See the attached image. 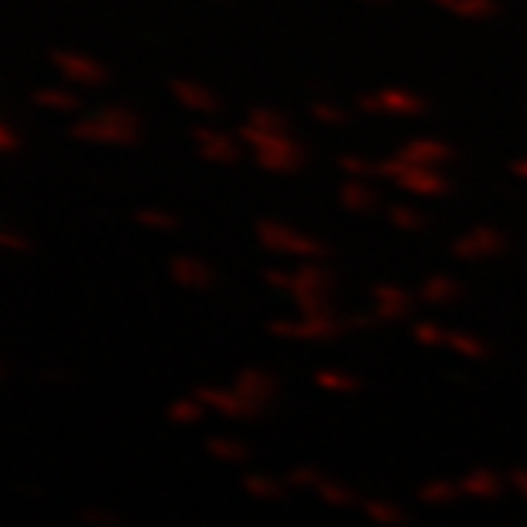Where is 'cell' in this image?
I'll use <instances>...</instances> for the list:
<instances>
[{
    "mask_svg": "<svg viewBox=\"0 0 527 527\" xmlns=\"http://www.w3.org/2000/svg\"><path fill=\"white\" fill-rule=\"evenodd\" d=\"M237 137H240V144L254 151L257 168L271 172V175H291L305 165V148L291 137V131H264L254 124H243Z\"/></svg>",
    "mask_w": 527,
    "mask_h": 527,
    "instance_id": "6da1fadb",
    "label": "cell"
},
{
    "mask_svg": "<svg viewBox=\"0 0 527 527\" xmlns=\"http://www.w3.org/2000/svg\"><path fill=\"white\" fill-rule=\"evenodd\" d=\"M69 134L83 144H110V148H131L141 137V120L131 107H103L79 120H72Z\"/></svg>",
    "mask_w": 527,
    "mask_h": 527,
    "instance_id": "7a4b0ae2",
    "label": "cell"
},
{
    "mask_svg": "<svg viewBox=\"0 0 527 527\" xmlns=\"http://www.w3.org/2000/svg\"><path fill=\"white\" fill-rule=\"evenodd\" d=\"M377 178L384 182H394L401 192L415 199H442L452 192V182L445 178V172L439 168H425V165H411L404 158H384L377 161Z\"/></svg>",
    "mask_w": 527,
    "mask_h": 527,
    "instance_id": "3957f363",
    "label": "cell"
},
{
    "mask_svg": "<svg viewBox=\"0 0 527 527\" xmlns=\"http://www.w3.org/2000/svg\"><path fill=\"white\" fill-rule=\"evenodd\" d=\"M257 243H261L267 254L295 257V261H322L326 257V243L308 237V233H298L295 226L278 220L257 223Z\"/></svg>",
    "mask_w": 527,
    "mask_h": 527,
    "instance_id": "277c9868",
    "label": "cell"
},
{
    "mask_svg": "<svg viewBox=\"0 0 527 527\" xmlns=\"http://www.w3.org/2000/svg\"><path fill=\"white\" fill-rule=\"evenodd\" d=\"M329 291H332V274L326 271V267H319L315 261H305L298 271H291L288 295L295 298V305L302 308V315H322V312H332Z\"/></svg>",
    "mask_w": 527,
    "mask_h": 527,
    "instance_id": "5b68a950",
    "label": "cell"
},
{
    "mask_svg": "<svg viewBox=\"0 0 527 527\" xmlns=\"http://www.w3.org/2000/svg\"><path fill=\"white\" fill-rule=\"evenodd\" d=\"M356 110L363 117H397V120H415L425 117L428 110V100L418 96L404 86H387V89H374V93H363L356 100Z\"/></svg>",
    "mask_w": 527,
    "mask_h": 527,
    "instance_id": "8992f818",
    "label": "cell"
},
{
    "mask_svg": "<svg viewBox=\"0 0 527 527\" xmlns=\"http://www.w3.org/2000/svg\"><path fill=\"white\" fill-rule=\"evenodd\" d=\"M267 329H271V336H281V339L329 343V339H339V336L346 332V319H336L332 312H322V315H302L298 322H291V319H274Z\"/></svg>",
    "mask_w": 527,
    "mask_h": 527,
    "instance_id": "52a82bcc",
    "label": "cell"
},
{
    "mask_svg": "<svg viewBox=\"0 0 527 527\" xmlns=\"http://www.w3.org/2000/svg\"><path fill=\"white\" fill-rule=\"evenodd\" d=\"M52 69L66 79L72 89H96L107 83V69L96 62L86 52H72V48H55L52 52Z\"/></svg>",
    "mask_w": 527,
    "mask_h": 527,
    "instance_id": "ba28073f",
    "label": "cell"
},
{
    "mask_svg": "<svg viewBox=\"0 0 527 527\" xmlns=\"http://www.w3.org/2000/svg\"><path fill=\"white\" fill-rule=\"evenodd\" d=\"M507 250V237L497 226H476L452 240V257L456 261H490Z\"/></svg>",
    "mask_w": 527,
    "mask_h": 527,
    "instance_id": "9c48e42d",
    "label": "cell"
},
{
    "mask_svg": "<svg viewBox=\"0 0 527 527\" xmlns=\"http://www.w3.org/2000/svg\"><path fill=\"white\" fill-rule=\"evenodd\" d=\"M196 397L209 411H220L230 421H254V418H261V408L250 404L237 387H199Z\"/></svg>",
    "mask_w": 527,
    "mask_h": 527,
    "instance_id": "30bf717a",
    "label": "cell"
},
{
    "mask_svg": "<svg viewBox=\"0 0 527 527\" xmlns=\"http://www.w3.org/2000/svg\"><path fill=\"white\" fill-rule=\"evenodd\" d=\"M192 141H196V151L213 165H237L240 158V137L216 131V127H196Z\"/></svg>",
    "mask_w": 527,
    "mask_h": 527,
    "instance_id": "8fae6325",
    "label": "cell"
},
{
    "mask_svg": "<svg viewBox=\"0 0 527 527\" xmlns=\"http://www.w3.org/2000/svg\"><path fill=\"white\" fill-rule=\"evenodd\" d=\"M415 308V295L408 288L391 285V281H380L374 285V315L377 322H397V319H408Z\"/></svg>",
    "mask_w": 527,
    "mask_h": 527,
    "instance_id": "7c38bea8",
    "label": "cell"
},
{
    "mask_svg": "<svg viewBox=\"0 0 527 527\" xmlns=\"http://www.w3.org/2000/svg\"><path fill=\"white\" fill-rule=\"evenodd\" d=\"M397 158H404L411 165H425V168H442L456 158V151H452V144H445L439 137H411L397 148Z\"/></svg>",
    "mask_w": 527,
    "mask_h": 527,
    "instance_id": "4fadbf2b",
    "label": "cell"
},
{
    "mask_svg": "<svg viewBox=\"0 0 527 527\" xmlns=\"http://www.w3.org/2000/svg\"><path fill=\"white\" fill-rule=\"evenodd\" d=\"M168 274H172V281L178 288H189V291H206V288H213V267L196 257V254H178L172 257L168 264Z\"/></svg>",
    "mask_w": 527,
    "mask_h": 527,
    "instance_id": "5bb4252c",
    "label": "cell"
},
{
    "mask_svg": "<svg viewBox=\"0 0 527 527\" xmlns=\"http://www.w3.org/2000/svg\"><path fill=\"white\" fill-rule=\"evenodd\" d=\"M233 387H237L250 404H257L261 411L278 397V380H274V374L261 370V367H243L240 374H237V380H233Z\"/></svg>",
    "mask_w": 527,
    "mask_h": 527,
    "instance_id": "9a60e30c",
    "label": "cell"
},
{
    "mask_svg": "<svg viewBox=\"0 0 527 527\" xmlns=\"http://www.w3.org/2000/svg\"><path fill=\"white\" fill-rule=\"evenodd\" d=\"M172 96H175L178 107H185V110L192 113H216L220 110V100H216V93L209 86H202L196 79H172Z\"/></svg>",
    "mask_w": 527,
    "mask_h": 527,
    "instance_id": "2e32d148",
    "label": "cell"
},
{
    "mask_svg": "<svg viewBox=\"0 0 527 527\" xmlns=\"http://www.w3.org/2000/svg\"><path fill=\"white\" fill-rule=\"evenodd\" d=\"M339 206L350 209V213H374L380 206V192L363 178H346L339 185Z\"/></svg>",
    "mask_w": 527,
    "mask_h": 527,
    "instance_id": "e0dca14e",
    "label": "cell"
},
{
    "mask_svg": "<svg viewBox=\"0 0 527 527\" xmlns=\"http://www.w3.org/2000/svg\"><path fill=\"white\" fill-rule=\"evenodd\" d=\"M462 288L456 278H445V274H432V278H425L421 288H418V302H425V305L432 308H445L452 305V302H459Z\"/></svg>",
    "mask_w": 527,
    "mask_h": 527,
    "instance_id": "ac0fdd59",
    "label": "cell"
},
{
    "mask_svg": "<svg viewBox=\"0 0 527 527\" xmlns=\"http://www.w3.org/2000/svg\"><path fill=\"white\" fill-rule=\"evenodd\" d=\"M459 490L462 497H469V500H497L504 493V483H500V476L493 469H473L459 480Z\"/></svg>",
    "mask_w": 527,
    "mask_h": 527,
    "instance_id": "d6986e66",
    "label": "cell"
},
{
    "mask_svg": "<svg viewBox=\"0 0 527 527\" xmlns=\"http://www.w3.org/2000/svg\"><path fill=\"white\" fill-rule=\"evenodd\" d=\"M435 7L459 21H490L500 11L497 0H435Z\"/></svg>",
    "mask_w": 527,
    "mask_h": 527,
    "instance_id": "ffe728a7",
    "label": "cell"
},
{
    "mask_svg": "<svg viewBox=\"0 0 527 527\" xmlns=\"http://www.w3.org/2000/svg\"><path fill=\"white\" fill-rule=\"evenodd\" d=\"M35 107L48 113H76L79 110V96L72 86H42L35 89Z\"/></svg>",
    "mask_w": 527,
    "mask_h": 527,
    "instance_id": "44dd1931",
    "label": "cell"
},
{
    "mask_svg": "<svg viewBox=\"0 0 527 527\" xmlns=\"http://www.w3.org/2000/svg\"><path fill=\"white\" fill-rule=\"evenodd\" d=\"M363 514H367V521L377 527H401L404 524V507H397L394 500H363Z\"/></svg>",
    "mask_w": 527,
    "mask_h": 527,
    "instance_id": "7402d4cb",
    "label": "cell"
},
{
    "mask_svg": "<svg viewBox=\"0 0 527 527\" xmlns=\"http://www.w3.org/2000/svg\"><path fill=\"white\" fill-rule=\"evenodd\" d=\"M449 350L462 356L466 363H480V360L490 356V346L480 336H473V332H449Z\"/></svg>",
    "mask_w": 527,
    "mask_h": 527,
    "instance_id": "603a6c76",
    "label": "cell"
},
{
    "mask_svg": "<svg viewBox=\"0 0 527 527\" xmlns=\"http://www.w3.org/2000/svg\"><path fill=\"white\" fill-rule=\"evenodd\" d=\"M315 387L319 391H329V394H353V391H360V380L353 374H346V370H332V367H326V370H315Z\"/></svg>",
    "mask_w": 527,
    "mask_h": 527,
    "instance_id": "cb8c5ba5",
    "label": "cell"
},
{
    "mask_svg": "<svg viewBox=\"0 0 527 527\" xmlns=\"http://www.w3.org/2000/svg\"><path fill=\"white\" fill-rule=\"evenodd\" d=\"M243 490H247V497H254V500H281V497H285V486L278 483L274 476H264V473L243 476Z\"/></svg>",
    "mask_w": 527,
    "mask_h": 527,
    "instance_id": "d4e9b609",
    "label": "cell"
},
{
    "mask_svg": "<svg viewBox=\"0 0 527 527\" xmlns=\"http://www.w3.org/2000/svg\"><path fill=\"white\" fill-rule=\"evenodd\" d=\"M462 490L459 483H452V480H428V483H421V490H418V500L421 504H452L456 497H459Z\"/></svg>",
    "mask_w": 527,
    "mask_h": 527,
    "instance_id": "484cf974",
    "label": "cell"
},
{
    "mask_svg": "<svg viewBox=\"0 0 527 527\" xmlns=\"http://www.w3.org/2000/svg\"><path fill=\"white\" fill-rule=\"evenodd\" d=\"M202 415H206V404H202L196 394L178 397V401H172V404H168V418H172L175 425H199V421H202Z\"/></svg>",
    "mask_w": 527,
    "mask_h": 527,
    "instance_id": "4316f807",
    "label": "cell"
},
{
    "mask_svg": "<svg viewBox=\"0 0 527 527\" xmlns=\"http://www.w3.org/2000/svg\"><path fill=\"white\" fill-rule=\"evenodd\" d=\"M387 223L401 230V233H418L421 226H425V216L418 213L415 206H408V202H394L391 209H387Z\"/></svg>",
    "mask_w": 527,
    "mask_h": 527,
    "instance_id": "83f0119b",
    "label": "cell"
},
{
    "mask_svg": "<svg viewBox=\"0 0 527 527\" xmlns=\"http://www.w3.org/2000/svg\"><path fill=\"white\" fill-rule=\"evenodd\" d=\"M206 452L213 456V459H220V462H247V456H250V449L243 445V442L237 439H209L206 442Z\"/></svg>",
    "mask_w": 527,
    "mask_h": 527,
    "instance_id": "f1b7e54d",
    "label": "cell"
},
{
    "mask_svg": "<svg viewBox=\"0 0 527 527\" xmlns=\"http://www.w3.org/2000/svg\"><path fill=\"white\" fill-rule=\"evenodd\" d=\"M336 168L346 178H363V182H367V178H377V165L367 161L363 154H339V158H336Z\"/></svg>",
    "mask_w": 527,
    "mask_h": 527,
    "instance_id": "f546056e",
    "label": "cell"
},
{
    "mask_svg": "<svg viewBox=\"0 0 527 527\" xmlns=\"http://www.w3.org/2000/svg\"><path fill=\"white\" fill-rule=\"evenodd\" d=\"M315 493H319V500L329 507H353L356 504V497H353V490L346 483H336V480H322V483L315 486Z\"/></svg>",
    "mask_w": 527,
    "mask_h": 527,
    "instance_id": "4dcf8cb0",
    "label": "cell"
},
{
    "mask_svg": "<svg viewBox=\"0 0 527 527\" xmlns=\"http://www.w3.org/2000/svg\"><path fill=\"white\" fill-rule=\"evenodd\" d=\"M137 226H144V230H154V233H172L178 226V220L172 213H165V209H137Z\"/></svg>",
    "mask_w": 527,
    "mask_h": 527,
    "instance_id": "1f68e13d",
    "label": "cell"
},
{
    "mask_svg": "<svg viewBox=\"0 0 527 527\" xmlns=\"http://www.w3.org/2000/svg\"><path fill=\"white\" fill-rule=\"evenodd\" d=\"M308 113H312L315 124H326V127H343V124H346V110L329 103V100H312Z\"/></svg>",
    "mask_w": 527,
    "mask_h": 527,
    "instance_id": "d6a6232c",
    "label": "cell"
},
{
    "mask_svg": "<svg viewBox=\"0 0 527 527\" xmlns=\"http://www.w3.org/2000/svg\"><path fill=\"white\" fill-rule=\"evenodd\" d=\"M247 124H254V127H264V131H291L285 120V113L271 110V107H254V110L247 113Z\"/></svg>",
    "mask_w": 527,
    "mask_h": 527,
    "instance_id": "836d02e7",
    "label": "cell"
},
{
    "mask_svg": "<svg viewBox=\"0 0 527 527\" xmlns=\"http://www.w3.org/2000/svg\"><path fill=\"white\" fill-rule=\"evenodd\" d=\"M411 339L418 346H449V332L435 326V322H415L411 326Z\"/></svg>",
    "mask_w": 527,
    "mask_h": 527,
    "instance_id": "e575fe53",
    "label": "cell"
},
{
    "mask_svg": "<svg viewBox=\"0 0 527 527\" xmlns=\"http://www.w3.org/2000/svg\"><path fill=\"white\" fill-rule=\"evenodd\" d=\"M322 480H326V476H322L319 469H312V466H295V469L288 473L285 483L288 486H312V490H315V486L322 483Z\"/></svg>",
    "mask_w": 527,
    "mask_h": 527,
    "instance_id": "d590c367",
    "label": "cell"
},
{
    "mask_svg": "<svg viewBox=\"0 0 527 527\" xmlns=\"http://www.w3.org/2000/svg\"><path fill=\"white\" fill-rule=\"evenodd\" d=\"M0 151L4 154H18L21 151V134L11 120H0Z\"/></svg>",
    "mask_w": 527,
    "mask_h": 527,
    "instance_id": "8d00e7d4",
    "label": "cell"
},
{
    "mask_svg": "<svg viewBox=\"0 0 527 527\" xmlns=\"http://www.w3.org/2000/svg\"><path fill=\"white\" fill-rule=\"evenodd\" d=\"M0 247H4V250H11V254H28V250H31V240L21 237L14 226H7V230L0 233Z\"/></svg>",
    "mask_w": 527,
    "mask_h": 527,
    "instance_id": "74e56055",
    "label": "cell"
},
{
    "mask_svg": "<svg viewBox=\"0 0 527 527\" xmlns=\"http://www.w3.org/2000/svg\"><path fill=\"white\" fill-rule=\"evenodd\" d=\"M79 521L86 527H113L117 524V514H110V510H83Z\"/></svg>",
    "mask_w": 527,
    "mask_h": 527,
    "instance_id": "f35d334b",
    "label": "cell"
},
{
    "mask_svg": "<svg viewBox=\"0 0 527 527\" xmlns=\"http://www.w3.org/2000/svg\"><path fill=\"white\" fill-rule=\"evenodd\" d=\"M264 281L271 288H278V291H288L291 285V271H264Z\"/></svg>",
    "mask_w": 527,
    "mask_h": 527,
    "instance_id": "ab89813d",
    "label": "cell"
},
{
    "mask_svg": "<svg viewBox=\"0 0 527 527\" xmlns=\"http://www.w3.org/2000/svg\"><path fill=\"white\" fill-rule=\"evenodd\" d=\"M374 322H377V315H350L346 319V332H367V329H374Z\"/></svg>",
    "mask_w": 527,
    "mask_h": 527,
    "instance_id": "60d3db41",
    "label": "cell"
},
{
    "mask_svg": "<svg viewBox=\"0 0 527 527\" xmlns=\"http://www.w3.org/2000/svg\"><path fill=\"white\" fill-rule=\"evenodd\" d=\"M510 486L527 500V469H510Z\"/></svg>",
    "mask_w": 527,
    "mask_h": 527,
    "instance_id": "b9f144b4",
    "label": "cell"
},
{
    "mask_svg": "<svg viewBox=\"0 0 527 527\" xmlns=\"http://www.w3.org/2000/svg\"><path fill=\"white\" fill-rule=\"evenodd\" d=\"M514 175L521 178V182H527V158H521V161H514Z\"/></svg>",
    "mask_w": 527,
    "mask_h": 527,
    "instance_id": "7bdbcfd3",
    "label": "cell"
},
{
    "mask_svg": "<svg viewBox=\"0 0 527 527\" xmlns=\"http://www.w3.org/2000/svg\"><path fill=\"white\" fill-rule=\"evenodd\" d=\"M360 4H367V7H377V4H384V0H360Z\"/></svg>",
    "mask_w": 527,
    "mask_h": 527,
    "instance_id": "ee69618b",
    "label": "cell"
}]
</instances>
